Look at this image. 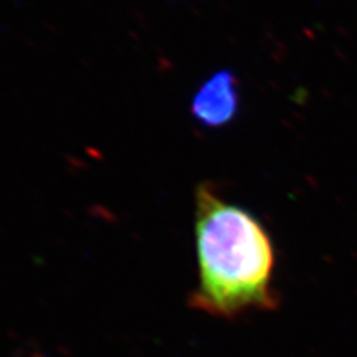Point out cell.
Here are the masks:
<instances>
[{
	"mask_svg": "<svg viewBox=\"0 0 357 357\" xmlns=\"http://www.w3.org/2000/svg\"><path fill=\"white\" fill-rule=\"evenodd\" d=\"M240 105L237 77L229 70L211 75L192 98L194 119L206 128H220L237 116Z\"/></svg>",
	"mask_w": 357,
	"mask_h": 357,
	"instance_id": "2",
	"label": "cell"
},
{
	"mask_svg": "<svg viewBox=\"0 0 357 357\" xmlns=\"http://www.w3.org/2000/svg\"><path fill=\"white\" fill-rule=\"evenodd\" d=\"M197 286L191 307L219 319H237L278 305L275 250L250 211L228 203L207 185L195 192Z\"/></svg>",
	"mask_w": 357,
	"mask_h": 357,
	"instance_id": "1",
	"label": "cell"
}]
</instances>
